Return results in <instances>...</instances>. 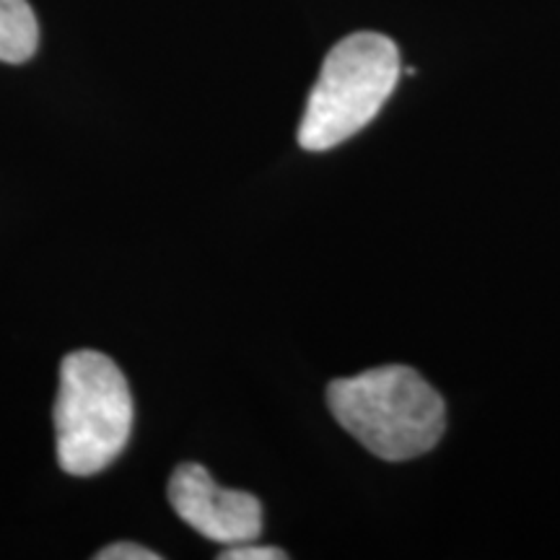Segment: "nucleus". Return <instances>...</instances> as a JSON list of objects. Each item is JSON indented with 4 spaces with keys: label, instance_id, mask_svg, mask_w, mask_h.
<instances>
[{
    "label": "nucleus",
    "instance_id": "nucleus-3",
    "mask_svg": "<svg viewBox=\"0 0 560 560\" xmlns=\"http://www.w3.org/2000/svg\"><path fill=\"white\" fill-rule=\"evenodd\" d=\"M132 431V397L122 371L100 350L62 359L55 402L58 462L68 475L102 472L120 457Z\"/></svg>",
    "mask_w": 560,
    "mask_h": 560
},
{
    "label": "nucleus",
    "instance_id": "nucleus-2",
    "mask_svg": "<svg viewBox=\"0 0 560 560\" xmlns=\"http://www.w3.org/2000/svg\"><path fill=\"white\" fill-rule=\"evenodd\" d=\"M400 50L389 37L359 32L340 39L322 62L304 117L299 145L322 153L346 143L380 115L400 81Z\"/></svg>",
    "mask_w": 560,
    "mask_h": 560
},
{
    "label": "nucleus",
    "instance_id": "nucleus-6",
    "mask_svg": "<svg viewBox=\"0 0 560 560\" xmlns=\"http://www.w3.org/2000/svg\"><path fill=\"white\" fill-rule=\"evenodd\" d=\"M221 560H285L283 550L278 548H260L255 542H242V545H229V550H223Z\"/></svg>",
    "mask_w": 560,
    "mask_h": 560
},
{
    "label": "nucleus",
    "instance_id": "nucleus-1",
    "mask_svg": "<svg viewBox=\"0 0 560 560\" xmlns=\"http://www.w3.org/2000/svg\"><path fill=\"white\" fill-rule=\"evenodd\" d=\"M335 420L384 462H408L431 452L444 436L446 408L416 369H369L327 387Z\"/></svg>",
    "mask_w": 560,
    "mask_h": 560
},
{
    "label": "nucleus",
    "instance_id": "nucleus-7",
    "mask_svg": "<svg viewBox=\"0 0 560 560\" xmlns=\"http://www.w3.org/2000/svg\"><path fill=\"white\" fill-rule=\"evenodd\" d=\"M94 558L96 560H159L161 556L149 548H143V545L115 542V545H107V548H102Z\"/></svg>",
    "mask_w": 560,
    "mask_h": 560
},
{
    "label": "nucleus",
    "instance_id": "nucleus-5",
    "mask_svg": "<svg viewBox=\"0 0 560 560\" xmlns=\"http://www.w3.org/2000/svg\"><path fill=\"white\" fill-rule=\"evenodd\" d=\"M39 24L26 0H0V62H26L37 52Z\"/></svg>",
    "mask_w": 560,
    "mask_h": 560
},
{
    "label": "nucleus",
    "instance_id": "nucleus-4",
    "mask_svg": "<svg viewBox=\"0 0 560 560\" xmlns=\"http://www.w3.org/2000/svg\"><path fill=\"white\" fill-rule=\"evenodd\" d=\"M170 503L187 527L219 545L255 542L262 532V503L247 490L221 488L202 465L187 462L170 478Z\"/></svg>",
    "mask_w": 560,
    "mask_h": 560
}]
</instances>
